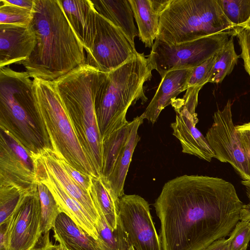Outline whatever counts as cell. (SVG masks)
Instances as JSON below:
<instances>
[{
	"instance_id": "obj_1",
	"label": "cell",
	"mask_w": 250,
	"mask_h": 250,
	"mask_svg": "<svg viewBox=\"0 0 250 250\" xmlns=\"http://www.w3.org/2000/svg\"><path fill=\"white\" fill-rule=\"evenodd\" d=\"M244 205L234 186L222 178L184 175L168 181L154 204L162 250H203L226 238Z\"/></svg>"
},
{
	"instance_id": "obj_2",
	"label": "cell",
	"mask_w": 250,
	"mask_h": 250,
	"mask_svg": "<svg viewBox=\"0 0 250 250\" xmlns=\"http://www.w3.org/2000/svg\"><path fill=\"white\" fill-rule=\"evenodd\" d=\"M30 26L36 44L21 62L30 78L53 81L85 63L84 49L59 0H34Z\"/></svg>"
},
{
	"instance_id": "obj_3",
	"label": "cell",
	"mask_w": 250,
	"mask_h": 250,
	"mask_svg": "<svg viewBox=\"0 0 250 250\" xmlns=\"http://www.w3.org/2000/svg\"><path fill=\"white\" fill-rule=\"evenodd\" d=\"M104 74L85 63L53 81L79 140L98 176L103 172V140L95 99Z\"/></svg>"
},
{
	"instance_id": "obj_4",
	"label": "cell",
	"mask_w": 250,
	"mask_h": 250,
	"mask_svg": "<svg viewBox=\"0 0 250 250\" xmlns=\"http://www.w3.org/2000/svg\"><path fill=\"white\" fill-rule=\"evenodd\" d=\"M153 70L144 53L105 74L95 99L97 120L102 139L126 125L128 108L147 98L144 84L150 80Z\"/></svg>"
},
{
	"instance_id": "obj_5",
	"label": "cell",
	"mask_w": 250,
	"mask_h": 250,
	"mask_svg": "<svg viewBox=\"0 0 250 250\" xmlns=\"http://www.w3.org/2000/svg\"><path fill=\"white\" fill-rule=\"evenodd\" d=\"M37 121L45 147L80 172L99 177L81 145L53 81L34 78Z\"/></svg>"
},
{
	"instance_id": "obj_6",
	"label": "cell",
	"mask_w": 250,
	"mask_h": 250,
	"mask_svg": "<svg viewBox=\"0 0 250 250\" xmlns=\"http://www.w3.org/2000/svg\"><path fill=\"white\" fill-rule=\"evenodd\" d=\"M0 126L30 153L45 147L37 121L33 81L26 71L0 68Z\"/></svg>"
},
{
	"instance_id": "obj_7",
	"label": "cell",
	"mask_w": 250,
	"mask_h": 250,
	"mask_svg": "<svg viewBox=\"0 0 250 250\" xmlns=\"http://www.w3.org/2000/svg\"><path fill=\"white\" fill-rule=\"evenodd\" d=\"M235 27L217 0H170L160 14L156 39L175 45L231 32Z\"/></svg>"
},
{
	"instance_id": "obj_8",
	"label": "cell",
	"mask_w": 250,
	"mask_h": 250,
	"mask_svg": "<svg viewBox=\"0 0 250 250\" xmlns=\"http://www.w3.org/2000/svg\"><path fill=\"white\" fill-rule=\"evenodd\" d=\"M234 30L205 37L194 41L169 45L156 39L146 57L152 68L161 78L168 72L194 68L216 54L225 45Z\"/></svg>"
},
{
	"instance_id": "obj_9",
	"label": "cell",
	"mask_w": 250,
	"mask_h": 250,
	"mask_svg": "<svg viewBox=\"0 0 250 250\" xmlns=\"http://www.w3.org/2000/svg\"><path fill=\"white\" fill-rule=\"evenodd\" d=\"M41 222L37 190L24 195L7 221L0 225V250H30L42 235Z\"/></svg>"
},
{
	"instance_id": "obj_10",
	"label": "cell",
	"mask_w": 250,
	"mask_h": 250,
	"mask_svg": "<svg viewBox=\"0 0 250 250\" xmlns=\"http://www.w3.org/2000/svg\"><path fill=\"white\" fill-rule=\"evenodd\" d=\"M138 52L124 33L97 12L96 34L85 63L108 73L134 58Z\"/></svg>"
},
{
	"instance_id": "obj_11",
	"label": "cell",
	"mask_w": 250,
	"mask_h": 250,
	"mask_svg": "<svg viewBox=\"0 0 250 250\" xmlns=\"http://www.w3.org/2000/svg\"><path fill=\"white\" fill-rule=\"evenodd\" d=\"M213 119V124L205 137L215 158L229 164L243 180H250V158L236 133L229 100L222 110L214 112Z\"/></svg>"
},
{
	"instance_id": "obj_12",
	"label": "cell",
	"mask_w": 250,
	"mask_h": 250,
	"mask_svg": "<svg viewBox=\"0 0 250 250\" xmlns=\"http://www.w3.org/2000/svg\"><path fill=\"white\" fill-rule=\"evenodd\" d=\"M8 186L26 193L38 190L31 153L0 126V186Z\"/></svg>"
},
{
	"instance_id": "obj_13",
	"label": "cell",
	"mask_w": 250,
	"mask_h": 250,
	"mask_svg": "<svg viewBox=\"0 0 250 250\" xmlns=\"http://www.w3.org/2000/svg\"><path fill=\"white\" fill-rule=\"evenodd\" d=\"M118 215L135 250H162L149 204L136 194H125L120 198Z\"/></svg>"
},
{
	"instance_id": "obj_14",
	"label": "cell",
	"mask_w": 250,
	"mask_h": 250,
	"mask_svg": "<svg viewBox=\"0 0 250 250\" xmlns=\"http://www.w3.org/2000/svg\"><path fill=\"white\" fill-rule=\"evenodd\" d=\"M36 182L44 184L53 195L62 212L96 240H100L95 223L88 212L60 185L49 171L39 152L31 153Z\"/></svg>"
},
{
	"instance_id": "obj_15",
	"label": "cell",
	"mask_w": 250,
	"mask_h": 250,
	"mask_svg": "<svg viewBox=\"0 0 250 250\" xmlns=\"http://www.w3.org/2000/svg\"><path fill=\"white\" fill-rule=\"evenodd\" d=\"M171 104L176 112L175 121L170 125L173 135L180 141L182 152L210 162L215 155L206 137L196 127L197 114L191 113L181 98L172 100Z\"/></svg>"
},
{
	"instance_id": "obj_16",
	"label": "cell",
	"mask_w": 250,
	"mask_h": 250,
	"mask_svg": "<svg viewBox=\"0 0 250 250\" xmlns=\"http://www.w3.org/2000/svg\"><path fill=\"white\" fill-rule=\"evenodd\" d=\"M36 44V36L30 24H0V68L26 60Z\"/></svg>"
},
{
	"instance_id": "obj_17",
	"label": "cell",
	"mask_w": 250,
	"mask_h": 250,
	"mask_svg": "<svg viewBox=\"0 0 250 250\" xmlns=\"http://www.w3.org/2000/svg\"><path fill=\"white\" fill-rule=\"evenodd\" d=\"M64 14L86 54H89L96 30V16L90 0H59Z\"/></svg>"
},
{
	"instance_id": "obj_18",
	"label": "cell",
	"mask_w": 250,
	"mask_h": 250,
	"mask_svg": "<svg viewBox=\"0 0 250 250\" xmlns=\"http://www.w3.org/2000/svg\"><path fill=\"white\" fill-rule=\"evenodd\" d=\"M192 68L167 72L162 78L154 96L141 117L154 124L162 110L171 104L172 100L176 99L180 93L187 89Z\"/></svg>"
},
{
	"instance_id": "obj_19",
	"label": "cell",
	"mask_w": 250,
	"mask_h": 250,
	"mask_svg": "<svg viewBox=\"0 0 250 250\" xmlns=\"http://www.w3.org/2000/svg\"><path fill=\"white\" fill-rule=\"evenodd\" d=\"M169 1L129 0L138 28V36L146 47L152 48L159 33L160 14Z\"/></svg>"
},
{
	"instance_id": "obj_20",
	"label": "cell",
	"mask_w": 250,
	"mask_h": 250,
	"mask_svg": "<svg viewBox=\"0 0 250 250\" xmlns=\"http://www.w3.org/2000/svg\"><path fill=\"white\" fill-rule=\"evenodd\" d=\"M53 237L64 250H105L101 240H96L62 212L52 229Z\"/></svg>"
},
{
	"instance_id": "obj_21",
	"label": "cell",
	"mask_w": 250,
	"mask_h": 250,
	"mask_svg": "<svg viewBox=\"0 0 250 250\" xmlns=\"http://www.w3.org/2000/svg\"><path fill=\"white\" fill-rule=\"evenodd\" d=\"M39 153L53 176L62 188L85 208L96 225L100 216L90 193L82 188L68 174L50 148L44 147Z\"/></svg>"
},
{
	"instance_id": "obj_22",
	"label": "cell",
	"mask_w": 250,
	"mask_h": 250,
	"mask_svg": "<svg viewBox=\"0 0 250 250\" xmlns=\"http://www.w3.org/2000/svg\"><path fill=\"white\" fill-rule=\"evenodd\" d=\"M143 121L141 116H137L132 120L133 124L129 135L116 160L110 175L105 178L119 198L125 195V180L133 152L140 139L138 131Z\"/></svg>"
},
{
	"instance_id": "obj_23",
	"label": "cell",
	"mask_w": 250,
	"mask_h": 250,
	"mask_svg": "<svg viewBox=\"0 0 250 250\" xmlns=\"http://www.w3.org/2000/svg\"><path fill=\"white\" fill-rule=\"evenodd\" d=\"M96 11L119 28L133 44L138 31L129 0H92Z\"/></svg>"
},
{
	"instance_id": "obj_24",
	"label": "cell",
	"mask_w": 250,
	"mask_h": 250,
	"mask_svg": "<svg viewBox=\"0 0 250 250\" xmlns=\"http://www.w3.org/2000/svg\"><path fill=\"white\" fill-rule=\"evenodd\" d=\"M89 193L98 212L102 213L112 230L117 227L120 198L103 176L92 177Z\"/></svg>"
},
{
	"instance_id": "obj_25",
	"label": "cell",
	"mask_w": 250,
	"mask_h": 250,
	"mask_svg": "<svg viewBox=\"0 0 250 250\" xmlns=\"http://www.w3.org/2000/svg\"><path fill=\"white\" fill-rule=\"evenodd\" d=\"M133 122H129L122 127L102 139L103 177L110 175L116 160L122 149L131 130Z\"/></svg>"
},
{
	"instance_id": "obj_26",
	"label": "cell",
	"mask_w": 250,
	"mask_h": 250,
	"mask_svg": "<svg viewBox=\"0 0 250 250\" xmlns=\"http://www.w3.org/2000/svg\"><path fill=\"white\" fill-rule=\"evenodd\" d=\"M233 37L230 38L224 46L218 52L209 82L219 83L229 74L237 64L239 58L234 49Z\"/></svg>"
},
{
	"instance_id": "obj_27",
	"label": "cell",
	"mask_w": 250,
	"mask_h": 250,
	"mask_svg": "<svg viewBox=\"0 0 250 250\" xmlns=\"http://www.w3.org/2000/svg\"><path fill=\"white\" fill-rule=\"evenodd\" d=\"M98 212L100 218L96 227L105 250H128L131 245L120 219L117 228L112 230L102 213Z\"/></svg>"
},
{
	"instance_id": "obj_28",
	"label": "cell",
	"mask_w": 250,
	"mask_h": 250,
	"mask_svg": "<svg viewBox=\"0 0 250 250\" xmlns=\"http://www.w3.org/2000/svg\"><path fill=\"white\" fill-rule=\"evenodd\" d=\"M37 186L42 211L41 232L43 234L53 229L56 218L62 211L46 186L41 182H37Z\"/></svg>"
},
{
	"instance_id": "obj_29",
	"label": "cell",
	"mask_w": 250,
	"mask_h": 250,
	"mask_svg": "<svg viewBox=\"0 0 250 250\" xmlns=\"http://www.w3.org/2000/svg\"><path fill=\"white\" fill-rule=\"evenodd\" d=\"M224 15L234 26H242L250 18V0H217Z\"/></svg>"
},
{
	"instance_id": "obj_30",
	"label": "cell",
	"mask_w": 250,
	"mask_h": 250,
	"mask_svg": "<svg viewBox=\"0 0 250 250\" xmlns=\"http://www.w3.org/2000/svg\"><path fill=\"white\" fill-rule=\"evenodd\" d=\"M33 17V9L12 5L6 0H0V24L27 26L30 24Z\"/></svg>"
},
{
	"instance_id": "obj_31",
	"label": "cell",
	"mask_w": 250,
	"mask_h": 250,
	"mask_svg": "<svg viewBox=\"0 0 250 250\" xmlns=\"http://www.w3.org/2000/svg\"><path fill=\"white\" fill-rule=\"evenodd\" d=\"M27 194L13 186H0V225L7 221L22 197Z\"/></svg>"
},
{
	"instance_id": "obj_32",
	"label": "cell",
	"mask_w": 250,
	"mask_h": 250,
	"mask_svg": "<svg viewBox=\"0 0 250 250\" xmlns=\"http://www.w3.org/2000/svg\"><path fill=\"white\" fill-rule=\"evenodd\" d=\"M229 250H247L250 241V222L240 220L228 238Z\"/></svg>"
},
{
	"instance_id": "obj_33",
	"label": "cell",
	"mask_w": 250,
	"mask_h": 250,
	"mask_svg": "<svg viewBox=\"0 0 250 250\" xmlns=\"http://www.w3.org/2000/svg\"><path fill=\"white\" fill-rule=\"evenodd\" d=\"M217 53L192 68L188 82V88L191 86L202 87L209 82Z\"/></svg>"
},
{
	"instance_id": "obj_34",
	"label": "cell",
	"mask_w": 250,
	"mask_h": 250,
	"mask_svg": "<svg viewBox=\"0 0 250 250\" xmlns=\"http://www.w3.org/2000/svg\"><path fill=\"white\" fill-rule=\"evenodd\" d=\"M234 31L241 49L240 56L244 61L245 69L250 76V28L237 26Z\"/></svg>"
},
{
	"instance_id": "obj_35",
	"label": "cell",
	"mask_w": 250,
	"mask_h": 250,
	"mask_svg": "<svg viewBox=\"0 0 250 250\" xmlns=\"http://www.w3.org/2000/svg\"><path fill=\"white\" fill-rule=\"evenodd\" d=\"M52 152L62 167L68 173V174L72 178V179L82 188H83L89 193L91 178L92 176L83 174L77 170L64 158L59 156L53 151Z\"/></svg>"
},
{
	"instance_id": "obj_36",
	"label": "cell",
	"mask_w": 250,
	"mask_h": 250,
	"mask_svg": "<svg viewBox=\"0 0 250 250\" xmlns=\"http://www.w3.org/2000/svg\"><path fill=\"white\" fill-rule=\"evenodd\" d=\"M235 130L243 149L250 158V122L236 125Z\"/></svg>"
},
{
	"instance_id": "obj_37",
	"label": "cell",
	"mask_w": 250,
	"mask_h": 250,
	"mask_svg": "<svg viewBox=\"0 0 250 250\" xmlns=\"http://www.w3.org/2000/svg\"><path fill=\"white\" fill-rule=\"evenodd\" d=\"M30 250H64L58 244H53L50 238L49 231L42 234L36 244Z\"/></svg>"
},
{
	"instance_id": "obj_38",
	"label": "cell",
	"mask_w": 250,
	"mask_h": 250,
	"mask_svg": "<svg viewBox=\"0 0 250 250\" xmlns=\"http://www.w3.org/2000/svg\"><path fill=\"white\" fill-rule=\"evenodd\" d=\"M241 183L245 188L249 202L247 204L244 205L241 209L240 220L250 222V180H242Z\"/></svg>"
},
{
	"instance_id": "obj_39",
	"label": "cell",
	"mask_w": 250,
	"mask_h": 250,
	"mask_svg": "<svg viewBox=\"0 0 250 250\" xmlns=\"http://www.w3.org/2000/svg\"><path fill=\"white\" fill-rule=\"evenodd\" d=\"M203 250H229V239L222 238L213 242Z\"/></svg>"
},
{
	"instance_id": "obj_40",
	"label": "cell",
	"mask_w": 250,
	"mask_h": 250,
	"mask_svg": "<svg viewBox=\"0 0 250 250\" xmlns=\"http://www.w3.org/2000/svg\"><path fill=\"white\" fill-rule=\"evenodd\" d=\"M9 3L20 7L33 10L34 0H6Z\"/></svg>"
},
{
	"instance_id": "obj_41",
	"label": "cell",
	"mask_w": 250,
	"mask_h": 250,
	"mask_svg": "<svg viewBox=\"0 0 250 250\" xmlns=\"http://www.w3.org/2000/svg\"><path fill=\"white\" fill-rule=\"evenodd\" d=\"M242 26L250 28V18L249 20L248 21Z\"/></svg>"
},
{
	"instance_id": "obj_42",
	"label": "cell",
	"mask_w": 250,
	"mask_h": 250,
	"mask_svg": "<svg viewBox=\"0 0 250 250\" xmlns=\"http://www.w3.org/2000/svg\"><path fill=\"white\" fill-rule=\"evenodd\" d=\"M128 250H135V249L132 246H130Z\"/></svg>"
}]
</instances>
